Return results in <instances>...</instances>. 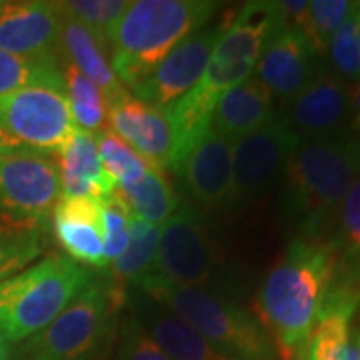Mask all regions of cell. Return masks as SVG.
I'll use <instances>...</instances> for the list:
<instances>
[{"label": "cell", "instance_id": "21", "mask_svg": "<svg viewBox=\"0 0 360 360\" xmlns=\"http://www.w3.org/2000/svg\"><path fill=\"white\" fill-rule=\"evenodd\" d=\"M56 156L60 168V196L106 198L116 191L101 162L92 132L77 129Z\"/></svg>", "mask_w": 360, "mask_h": 360}, {"label": "cell", "instance_id": "11", "mask_svg": "<svg viewBox=\"0 0 360 360\" xmlns=\"http://www.w3.org/2000/svg\"><path fill=\"white\" fill-rule=\"evenodd\" d=\"M298 134L284 118H274L266 127L232 142L231 205L245 208L255 205L274 180L284 172L288 158L298 146Z\"/></svg>", "mask_w": 360, "mask_h": 360}, {"label": "cell", "instance_id": "28", "mask_svg": "<svg viewBox=\"0 0 360 360\" xmlns=\"http://www.w3.org/2000/svg\"><path fill=\"white\" fill-rule=\"evenodd\" d=\"M336 229L333 245L338 252V262L347 269L360 272V176L352 184L345 202L335 217Z\"/></svg>", "mask_w": 360, "mask_h": 360}, {"label": "cell", "instance_id": "19", "mask_svg": "<svg viewBox=\"0 0 360 360\" xmlns=\"http://www.w3.org/2000/svg\"><path fill=\"white\" fill-rule=\"evenodd\" d=\"M274 118V98L258 77L252 75L220 96L210 129L229 142H236L266 127Z\"/></svg>", "mask_w": 360, "mask_h": 360}, {"label": "cell", "instance_id": "14", "mask_svg": "<svg viewBox=\"0 0 360 360\" xmlns=\"http://www.w3.org/2000/svg\"><path fill=\"white\" fill-rule=\"evenodd\" d=\"M60 26L58 2L0 0V51L34 60H58Z\"/></svg>", "mask_w": 360, "mask_h": 360}, {"label": "cell", "instance_id": "10", "mask_svg": "<svg viewBox=\"0 0 360 360\" xmlns=\"http://www.w3.org/2000/svg\"><path fill=\"white\" fill-rule=\"evenodd\" d=\"M0 129L20 146L58 155L78 129L65 82L30 84L0 96Z\"/></svg>", "mask_w": 360, "mask_h": 360}, {"label": "cell", "instance_id": "3", "mask_svg": "<svg viewBox=\"0 0 360 360\" xmlns=\"http://www.w3.org/2000/svg\"><path fill=\"white\" fill-rule=\"evenodd\" d=\"M360 176V136L350 129L302 139L284 168L281 210L307 238H322Z\"/></svg>", "mask_w": 360, "mask_h": 360}, {"label": "cell", "instance_id": "17", "mask_svg": "<svg viewBox=\"0 0 360 360\" xmlns=\"http://www.w3.org/2000/svg\"><path fill=\"white\" fill-rule=\"evenodd\" d=\"M52 231L70 260L84 269H106L101 198L60 196L51 214Z\"/></svg>", "mask_w": 360, "mask_h": 360}, {"label": "cell", "instance_id": "40", "mask_svg": "<svg viewBox=\"0 0 360 360\" xmlns=\"http://www.w3.org/2000/svg\"><path fill=\"white\" fill-rule=\"evenodd\" d=\"M28 360H39V359H28Z\"/></svg>", "mask_w": 360, "mask_h": 360}, {"label": "cell", "instance_id": "38", "mask_svg": "<svg viewBox=\"0 0 360 360\" xmlns=\"http://www.w3.org/2000/svg\"><path fill=\"white\" fill-rule=\"evenodd\" d=\"M356 296H359V309H360V272H359V278H356Z\"/></svg>", "mask_w": 360, "mask_h": 360}, {"label": "cell", "instance_id": "35", "mask_svg": "<svg viewBox=\"0 0 360 360\" xmlns=\"http://www.w3.org/2000/svg\"><path fill=\"white\" fill-rule=\"evenodd\" d=\"M20 144L18 142H14L4 130L0 129V155H6V153H11L14 148H18Z\"/></svg>", "mask_w": 360, "mask_h": 360}, {"label": "cell", "instance_id": "29", "mask_svg": "<svg viewBox=\"0 0 360 360\" xmlns=\"http://www.w3.org/2000/svg\"><path fill=\"white\" fill-rule=\"evenodd\" d=\"M326 52L336 77L340 80H360V2H352L350 13L333 34Z\"/></svg>", "mask_w": 360, "mask_h": 360}, {"label": "cell", "instance_id": "7", "mask_svg": "<svg viewBox=\"0 0 360 360\" xmlns=\"http://www.w3.org/2000/svg\"><path fill=\"white\" fill-rule=\"evenodd\" d=\"M153 272L170 284L224 292L220 248L205 214L191 202L162 226Z\"/></svg>", "mask_w": 360, "mask_h": 360}, {"label": "cell", "instance_id": "8", "mask_svg": "<svg viewBox=\"0 0 360 360\" xmlns=\"http://www.w3.org/2000/svg\"><path fill=\"white\" fill-rule=\"evenodd\" d=\"M63 194L51 153L18 146L0 155V226L39 231Z\"/></svg>", "mask_w": 360, "mask_h": 360}, {"label": "cell", "instance_id": "25", "mask_svg": "<svg viewBox=\"0 0 360 360\" xmlns=\"http://www.w3.org/2000/svg\"><path fill=\"white\" fill-rule=\"evenodd\" d=\"M94 141L104 170L112 179L116 188H129L139 184L148 172V168L153 167L108 129L98 130L94 134Z\"/></svg>", "mask_w": 360, "mask_h": 360}, {"label": "cell", "instance_id": "34", "mask_svg": "<svg viewBox=\"0 0 360 360\" xmlns=\"http://www.w3.org/2000/svg\"><path fill=\"white\" fill-rule=\"evenodd\" d=\"M348 129L360 136V84L354 90H350V127Z\"/></svg>", "mask_w": 360, "mask_h": 360}, {"label": "cell", "instance_id": "31", "mask_svg": "<svg viewBox=\"0 0 360 360\" xmlns=\"http://www.w3.org/2000/svg\"><path fill=\"white\" fill-rule=\"evenodd\" d=\"M101 208H103L104 258L110 266L116 258L127 250L132 212H130L129 205L124 202V198L118 194V191H115L106 198H101Z\"/></svg>", "mask_w": 360, "mask_h": 360}, {"label": "cell", "instance_id": "23", "mask_svg": "<svg viewBox=\"0 0 360 360\" xmlns=\"http://www.w3.org/2000/svg\"><path fill=\"white\" fill-rule=\"evenodd\" d=\"M116 191L124 198L134 217L160 229L180 208L179 194L165 179L162 170L158 167L148 168V172L139 184L129 188H116Z\"/></svg>", "mask_w": 360, "mask_h": 360}, {"label": "cell", "instance_id": "2", "mask_svg": "<svg viewBox=\"0 0 360 360\" xmlns=\"http://www.w3.org/2000/svg\"><path fill=\"white\" fill-rule=\"evenodd\" d=\"M283 22L278 2H246L226 26L200 82L167 108L172 127V165L182 162L210 129L220 96L252 77L266 40Z\"/></svg>", "mask_w": 360, "mask_h": 360}, {"label": "cell", "instance_id": "24", "mask_svg": "<svg viewBox=\"0 0 360 360\" xmlns=\"http://www.w3.org/2000/svg\"><path fill=\"white\" fill-rule=\"evenodd\" d=\"M65 90L72 120L80 130L96 134L106 122V101L103 92L96 89L89 78L82 77L75 66L66 63L63 68Z\"/></svg>", "mask_w": 360, "mask_h": 360}, {"label": "cell", "instance_id": "33", "mask_svg": "<svg viewBox=\"0 0 360 360\" xmlns=\"http://www.w3.org/2000/svg\"><path fill=\"white\" fill-rule=\"evenodd\" d=\"M118 360H172L158 347L150 333L142 326L139 316L130 312L120 326Z\"/></svg>", "mask_w": 360, "mask_h": 360}, {"label": "cell", "instance_id": "18", "mask_svg": "<svg viewBox=\"0 0 360 360\" xmlns=\"http://www.w3.org/2000/svg\"><path fill=\"white\" fill-rule=\"evenodd\" d=\"M284 120L300 141L345 130V124L350 120V90L336 75L322 70L288 103V115Z\"/></svg>", "mask_w": 360, "mask_h": 360}, {"label": "cell", "instance_id": "15", "mask_svg": "<svg viewBox=\"0 0 360 360\" xmlns=\"http://www.w3.org/2000/svg\"><path fill=\"white\" fill-rule=\"evenodd\" d=\"M110 132L127 142L134 153L153 167L168 168L172 155V127L167 108H158L134 98L129 90L106 104Z\"/></svg>", "mask_w": 360, "mask_h": 360}, {"label": "cell", "instance_id": "37", "mask_svg": "<svg viewBox=\"0 0 360 360\" xmlns=\"http://www.w3.org/2000/svg\"><path fill=\"white\" fill-rule=\"evenodd\" d=\"M340 360H360V348L356 345H348Z\"/></svg>", "mask_w": 360, "mask_h": 360}, {"label": "cell", "instance_id": "16", "mask_svg": "<svg viewBox=\"0 0 360 360\" xmlns=\"http://www.w3.org/2000/svg\"><path fill=\"white\" fill-rule=\"evenodd\" d=\"M176 174L196 205L206 210L226 208L231 205L232 142L208 129L184 156Z\"/></svg>", "mask_w": 360, "mask_h": 360}, {"label": "cell", "instance_id": "39", "mask_svg": "<svg viewBox=\"0 0 360 360\" xmlns=\"http://www.w3.org/2000/svg\"><path fill=\"white\" fill-rule=\"evenodd\" d=\"M356 347H359V348H360V338H359V342H356Z\"/></svg>", "mask_w": 360, "mask_h": 360}, {"label": "cell", "instance_id": "5", "mask_svg": "<svg viewBox=\"0 0 360 360\" xmlns=\"http://www.w3.org/2000/svg\"><path fill=\"white\" fill-rule=\"evenodd\" d=\"M134 288L162 304L212 347L236 360H274L276 350L258 319L232 296L217 290L179 286L155 272L142 276Z\"/></svg>", "mask_w": 360, "mask_h": 360}, {"label": "cell", "instance_id": "30", "mask_svg": "<svg viewBox=\"0 0 360 360\" xmlns=\"http://www.w3.org/2000/svg\"><path fill=\"white\" fill-rule=\"evenodd\" d=\"M40 232L0 226V281L25 270L40 257Z\"/></svg>", "mask_w": 360, "mask_h": 360}, {"label": "cell", "instance_id": "4", "mask_svg": "<svg viewBox=\"0 0 360 360\" xmlns=\"http://www.w3.org/2000/svg\"><path fill=\"white\" fill-rule=\"evenodd\" d=\"M210 0H134L110 37V66L124 89L139 86L179 42L217 14Z\"/></svg>", "mask_w": 360, "mask_h": 360}, {"label": "cell", "instance_id": "9", "mask_svg": "<svg viewBox=\"0 0 360 360\" xmlns=\"http://www.w3.org/2000/svg\"><path fill=\"white\" fill-rule=\"evenodd\" d=\"M115 307L106 283H92L22 347L26 360H98L108 342Z\"/></svg>", "mask_w": 360, "mask_h": 360}, {"label": "cell", "instance_id": "6", "mask_svg": "<svg viewBox=\"0 0 360 360\" xmlns=\"http://www.w3.org/2000/svg\"><path fill=\"white\" fill-rule=\"evenodd\" d=\"M92 283V272L52 255L0 281V330L11 342L42 333Z\"/></svg>", "mask_w": 360, "mask_h": 360}, {"label": "cell", "instance_id": "32", "mask_svg": "<svg viewBox=\"0 0 360 360\" xmlns=\"http://www.w3.org/2000/svg\"><path fill=\"white\" fill-rule=\"evenodd\" d=\"M352 8L348 0H312L309 2V32L307 37L314 44L319 54L328 51V42L333 39L338 26Z\"/></svg>", "mask_w": 360, "mask_h": 360}, {"label": "cell", "instance_id": "22", "mask_svg": "<svg viewBox=\"0 0 360 360\" xmlns=\"http://www.w3.org/2000/svg\"><path fill=\"white\" fill-rule=\"evenodd\" d=\"M103 46V42L96 39L86 26L63 14L60 52H65L68 63L103 92L104 101L108 104L116 101L118 96H122L127 89L116 78Z\"/></svg>", "mask_w": 360, "mask_h": 360}, {"label": "cell", "instance_id": "13", "mask_svg": "<svg viewBox=\"0 0 360 360\" xmlns=\"http://www.w3.org/2000/svg\"><path fill=\"white\" fill-rule=\"evenodd\" d=\"M321 72V54L309 37L283 22L266 40L255 77L269 89L272 98L290 103Z\"/></svg>", "mask_w": 360, "mask_h": 360}, {"label": "cell", "instance_id": "36", "mask_svg": "<svg viewBox=\"0 0 360 360\" xmlns=\"http://www.w3.org/2000/svg\"><path fill=\"white\" fill-rule=\"evenodd\" d=\"M0 360H13V342L0 330Z\"/></svg>", "mask_w": 360, "mask_h": 360}, {"label": "cell", "instance_id": "20", "mask_svg": "<svg viewBox=\"0 0 360 360\" xmlns=\"http://www.w3.org/2000/svg\"><path fill=\"white\" fill-rule=\"evenodd\" d=\"M129 300H132L130 312L139 316L142 326L172 360H236L212 347L186 322L180 321L179 316L148 296L139 292V296L130 295Z\"/></svg>", "mask_w": 360, "mask_h": 360}, {"label": "cell", "instance_id": "26", "mask_svg": "<svg viewBox=\"0 0 360 360\" xmlns=\"http://www.w3.org/2000/svg\"><path fill=\"white\" fill-rule=\"evenodd\" d=\"M65 82L58 60H34L0 51V96L30 84Z\"/></svg>", "mask_w": 360, "mask_h": 360}, {"label": "cell", "instance_id": "27", "mask_svg": "<svg viewBox=\"0 0 360 360\" xmlns=\"http://www.w3.org/2000/svg\"><path fill=\"white\" fill-rule=\"evenodd\" d=\"M129 0H70L58 2L60 13L86 26L103 44L110 42L116 25L129 8Z\"/></svg>", "mask_w": 360, "mask_h": 360}, {"label": "cell", "instance_id": "1", "mask_svg": "<svg viewBox=\"0 0 360 360\" xmlns=\"http://www.w3.org/2000/svg\"><path fill=\"white\" fill-rule=\"evenodd\" d=\"M338 269V252L324 238H292L264 276L257 296L258 322L284 360H302Z\"/></svg>", "mask_w": 360, "mask_h": 360}, {"label": "cell", "instance_id": "12", "mask_svg": "<svg viewBox=\"0 0 360 360\" xmlns=\"http://www.w3.org/2000/svg\"><path fill=\"white\" fill-rule=\"evenodd\" d=\"M226 26V20L206 25L188 39L179 42L153 68V72L132 89L134 98L158 108H168L179 103L200 82Z\"/></svg>", "mask_w": 360, "mask_h": 360}]
</instances>
